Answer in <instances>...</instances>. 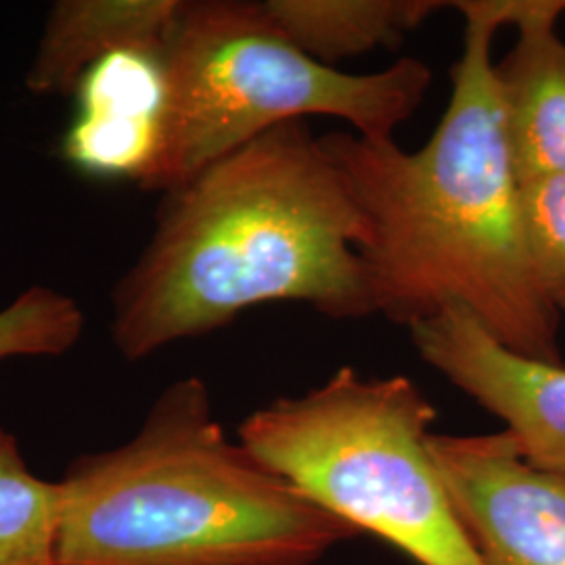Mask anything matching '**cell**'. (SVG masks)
<instances>
[{
	"instance_id": "cell-2",
	"label": "cell",
	"mask_w": 565,
	"mask_h": 565,
	"mask_svg": "<svg viewBox=\"0 0 565 565\" xmlns=\"http://www.w3.org/2000/svg\"><path fill=\"white\" fill-rule=\"evenodd\" d=\"M361 239L359 207L321 137L303 120L281 124L166 195L116 291V348L141 361L266 302L375 315Z\"/></svg>"
},
{
	"instance_id": "cell-7",
	"label": "cell",
	"mask_w": 565,
	"mask_h": 565,
	"mask_svg": "<svg viewBox=\"0 0 565 565\" xmlns=\"http://www.w3.org/2000/svg\"><path fill=\"white\" fill-rule=\"evenodd\" d=\"M431 369L505 424L534 467L565 476V364L524 356L461 306L408 327Z\"/></svg>"
},
{
	"instance_id": "cell-8",
	"label": "cell",
	"mask_w": 565,
	"mask_h": 565,
	"mask_svg": "<svg viewBox=\"0 0 565 565\" xmlns=\"http://www.w3.org/2000/svg\"><path fill=\"white\" fill-rule=\"evenodd\" d=\"M78 111L63 158L95 179L142 181L162 120L163 49L120 46L90 63L74 88Z\"/></svg>"
},
{
	"instance_id": "cell-1",
	"label": "cell",
	"mask_w": 565,
	"mask_h": 565,
	"mask_svg": "<svg viewBox=\"0 0 565 565\" xmlns=\"http://www.w3.org/2000/svg\"><path fill=\"white\" fill-rule=\"evenodd\" d=\"M520 0H455L463 53L445 116L419 151L348 130L321 137L363 221L359 256L375 315L411 327L461 306L507 348L564 363L562 317L525 242L522 182L507 137L494 36Z\"/></svg>"
},
{
	"instance_id": "cell-12",
	"label": "cell",
	"mask_w": 565,
	"mask_h": 565,
	"mask_svg": "<svg viewBox=\"0 0 565 565\" xmlns=\"http://www.w3.org/2000/svg\"><path fill=\"white\" fill-rule=\"evenodd\" d=\"M60 482L32 473L0 425V565H60Z\"/></svg>"
},
{
	"instance_id": "cell-14",
	"label": "cell",
	"mask_w": 565,
	"mask_h": 565,
	"mask_svg": "<svg viewBox=\"0 0 565 565\" xmlns=\"http://www.w3.org/2000/svg\"><path fill=\"white\" fill-rule=\"evenodd\" d=\"M525 242L546 302L565 315V174L522 184Z\"/></svg>"
},
{
	"instance_id": "cell-11",
	"label": "cell",
	"mask_w": 565,
	"mask_h": 565,
	"mask_svg": "<svg viewBox=\"0 0 565 565\" xmlns=\"http://www.w3.org/2000/svg\"><path fill=\"white\" fill-rule=\"evenodd\" d=\"M266 11L312 60L335 61L396 49L448 2L436 0H266Z\"/></svg>"
},
{
	"instance_id": "cell-3",
	"label": "cell",
	"mask_w": 565,
	"mask_h": 565,
	"mask_svg": "<svg viewBox=\"0 0 565 565\" xmlns=\"http://www.w3.org/2000/svg\"><path fill=\"white\" fill-rule=\"evenodd\" d=\"M60 565H312L361 532L228 440L200 377L60 482Z\"/></svg>"
},
{
	"instance_id": "cell-9",
	"label": "cell",
	"mask_w": 565,
	"mask_h": 565,
	"mask_svg": "<svg viewBox=\"0 0 565 565\" xmlns=\"http://www.w3.org/2000/svg\"><path fill=\"white\" fill-rule=\"evenodd\" d=\"M565 0H520L515 44L497 63L507 137L520 182L565 174Z\"/></svg>"
},
{
	"instance_id": "cell-10",
	"label": "cell",
	"mask_w": 565,
	"mask_h": 565,
	"mask_svg": "<svg viewBox=\"0 0 565 565\" xmlns=\"http://www.w3.org/2000/svg\"><path fill=\"white\" fill-rule=\"evenodd\" d=\"M181 0H70L46 23L28 86L36 95L70 93L84 70L120 46L166 49Z\"/></svg>"
},
{
	"instance_id": "cell-13",
	"label": "cell",
	"mask_w": 565,
	"mask_h": 565,
	"mask_svg": "<svg viewBox=\"0 0 565 565\" xmlns=\"http://www.w3.org/2000/svg\"><path fill=\"white\" fill-rule=\"evenodd\" d=\"M82 331L78 303L55 289L32 287L0 310V361L63 354L81 340Z\"/></svg>"
},
{
	"instance_id": "cell-5",
	"label": "cell",
	"mask_w": 565,
	"mask_h": 565,
	"mask_svg": "<svg viewBox=\"0 0 565 565\" xmlns=\"http://www.w3.org/2000/svg\"><path fill=\"white\" fill-rule=\"evenodd\" d=\"M436 408L404 375L342 366L323 385L254 411L242 443L260 463L419 565H482L431 452Z\"/></svg>"
},
{
	"instance_id": "cell-4",
	"label": "cell",
	"mask_w": 565,
	"mask_h": 565,
	"mask_svg": "<svg viewBox=\"0 0 565 565\" xmlns=\"http://www.w3.org/2000/svg\"><path fill=\"white\" fill-rule=\"evenodd\" d=\"M160 139L141 189L163 195L264 132L308 116L343 121L371 141L394 139L431 84L417 57L345 74L308 57L264 2H181L163 49Z\"/></svg>"
},
{
	"instance_id": "cell-15",
	"label": "cell",
	"mask_w": 565,
	"mask_h": 565,
	"mask_svg": "<svg viewBox=\"0 0 565 565\" xmlns=\"http://www.w3.org/2000/svg\"><path fill=\"white\" fill-rule=\"evenodd\" d=\"M562 478H564V480H565V476H562Z\"/></svg>"
},
{
	"instance_id": "cell-6",
	"label": "cell",
	"mask_w": 565,
	"mask_h": 565,
	"mask_svg": "<svg viewBox=\"0 0 565 565\" xmlns=\"http://www.w3.org/2000/svg\"><path fill=\"white\" fill-rule=\"evenodd\" d=\"M450 501L482 565H565V480L509 431L431 436Z\"/></svg>"
}]
</instances>
